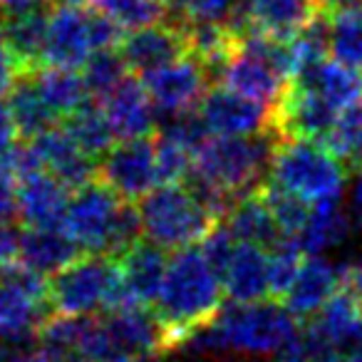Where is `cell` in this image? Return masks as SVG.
<instances>
[{
  "instance_id": "f6af8a7d",
  "label": "cell",
  "mask_w": 362,
  "mask_h": 362,
  "mask_svg": "<svg viewBox=\"0 0 362 362\" xmlns=\"http://www.w3.org/2000/svg\"><path fill=\"white\" fill-rule=\"evenodd\" d=\"M16 141H18V127L13 122L11 107H8V102L0 100V156L6 154Z\"/></svg>"
},
{
  "instance_id": "681fc988",
  "label": "cell",
  "mask_w": 362,
  "mask_h": 362,
  "mask_svg": "<svg viewBox=\"0 0 362 362\" xmlns=\"http://www.w3.org/2000/svg\"><path fill=\"white\" fill-rule=\"evenodd\" d=\"M16 362H52V357L47 355L45 350H30L28 355H23L21 360H16Z\"/></svg>"
},
{
  "instance_id": "ffe728a7",
  "label": "cell",
  "mask_w": 362,
  "mask_h": 362,
  "mask_svg": "<svg viewBox=\"0 0 362 362\" xmlns=\"http://www.w3.org/2000/svg\"><path fill=\"white\" fill-rule=\"evenodd\" d=\"M52 305L0 278V342H35Z\"/></svg>"
},
{
  "instance_id": "b9f144b4",
  "label": "cell",
  "mask_w": 362,
  "mask_h": 362,
  "mask_svg": "<svg viewBox=\"0 0 362 362\" xmlns=\"http://www.w3.org/2000/svg\"><path fill=\"white\" fill-rule=\"evenodd\" d=\"M23 75H25V70L18 62L16 52L11 50V45L0 35V97H8V92L16 87V82Z\"/></svg>"
},
{
  "instance_id": "ba28073f",
  "label": "cell",
  "mask_w": 362,
  "mask_h": 362,
  "mask_svg": "<svg viewBox=\"0 0 362 362\" xmlns=\"http://www.w3.org/2000/svg\"><path fill=\"white\" fill-rule=\"evenodd\" d=\"M97 179L107 184L122 202H141L159 187L154 136L119 139L102 156Z\"/></svg>"
},
{
  "instance_id": "7402d4cb",
  "label": "cell",
  "mask_w": 362,
  "mask_h": 362,
  "mask_svg": "<svg viewBox=\"0 0 362 362\" xmlns=\"http://www.w3.org/2000/svg\"><path fill=\"white\" fill-rule=\"evenodd\" d=\"M322 8H327L322 0H246L248 33L256 30L293 40Z\"/></svg>"
},
{
  "instance_id": "d6986e66",
  "label": "cell",
  "mask_w": 362,
  "mask_h": 362,
  "mask_svg": "<svg viewBox=\"0 0 362 362\" xmlns=\"http://www.w3.org/2000/svg\"><path fill=\"white\" fill-rule=\"evenodd\" d=\"M105 320L110 325L112 335H115L117 345L134 362L169 352L166 327L161 325L159 315L154 310H144V305H132L124 308V310L107 313Z\"/></svg>"
},
{
  "instance_id": "bcb514c9",
  "label": "cell",
  "mask_w": 362,
  "mask_h": 362,
  "mask_svg": "<svg viewBox=\"0 0 362 362\" xmlns=\"http://www.w3.org/2000/svg\"><path fill=\"white\" fill-rule=\"evenodd\" d=\"M355 174H357V181L350 194V216H352V226L362 233V166Z\"/></svg>"
},
{
  "instance_id": "7bdbcfd3",
  "label": "cell",
  "mask_w": 362,
  "mask_h": 362,
  "mask_svg": "<svg viewBox=\"0 0 362 362\" xmlns=\"http://www.w3.org/2000/svg\"><path fill=\"white\" fill-rule=\"evenodd\" d=\"M0 218L3 221L18 218V184L3 166H0Z\"/></svg>"
},
{
  "instance_id": "c3c4849f",
  "label": "cell",
  "mask_w": 362,
  "mask_h": 362,
  "mask_svg": "<svg viewBox=\"0 0 362 362\" xmlns=\"http://www.w3.org/2000/svg\"><path fill=\"white\" fill-rule=\"evenodd\" d=\"M50 0H0V11L3 13H21L33 11V8H45Z\"/></svg>"
},
{
  "instance_id": "4316f807",
  "label": "cell",
  "mask_w": 362,
  "mask_h": 362,
  "mask_svg": "<svg viewBox=\"0 0 362 362\" xmlns=\"http://www.w3.org/2000/svg\"><path fill=\"white\" fill-rule=\"evenodd\" d=\"M291 82L308 87V90H315L317 95L325 97L340 112L362 100V77L357 75L355 67L342 65L332 57H325V60L300 70Z\"/></svg>"
},
{
  "instance_id": "9c48e42d",
  "label": "cell",
  "mask_w": 362,
  "mask_h": 362,
  "mask_svg": "<svg viewBox=\"0 0 362 362\" xmlns=\"http://www.w3.org/2000/svg\"><path fill=\"white\" fill-rule=\"evenodd\" d=\"M211 136H248L273 129V107L256 102L226 85L209 87L199 102Z\"/></svg>"
},
{
  "instance_id": "4fadbf2b",
  "label": "cell",
  "mask_w": 362,
  "mask_h": 362,
  "mask_svg": "<svg viewBox=\"0 0 362 362\" xmlns=\"http://www.w3.org/2000/svg\"><path fill=\"white\" fill-rule=\"evenodd\" d=\"M95 52L90 37L87 11L72 6H55L47 23V40L42 52V65L72 67L80 70L87 57Z\"/></svg>"
},
{
  "instance_id": "5b68a950",
  "label": "cell",
  "mask_w": 362,
  "mask_h": 362,
  "mask_svg": "<svg viewBox=\"0 0 362 362\" xmlns=\"http://www.w3.org/2000/svg\"><path fill=\"white\" fill-rule=\"evenodd\" d=\"M347 171L350 169L322 141L278 136L268 179L305 202L317 204L342 197Z\"/></svg>"
},
{
  "instance_id": "d590c367",
  "label": "cell",
  "mask_w": 362,
  "mask_h": 362,
  "mask_svg": "<svg viewBox=\"0 0 362 362\" xmlns=\"http://www.w3.org/2000/svg\"><path fill=\"white\" fill-rule=\"evenodd\" d=\"M80 70L82 80H85L87 90H90V97H95V100H102L105 95H110L119 82H124L129 77V65L122 57L119 47L95 50Z\"/></svg>"
},
{
  "instance_id": "ab89813d",
  "label": "cell",
  "mask_w": 362,
  "mask_h": 362,
  "mask_svg": "<svg viewBox=\"0 0 362 362\" xmlns=\"http://www.w3.org/2000/svg\"><path fill=\"white\" fill-rule=\"evenodd\" d=\"M169 13L176 23L187 21H221L226 23L233 16L241 0H166Z\"/></svg>"
},
{
  "instance_id": "30bf717a",
  "label": "cell",
  "mask_w": 362,
  "mask_h": 362,
  "mask_svg": "<svg viewBox=\"0 0 362 362\" xmlns=\"http://www.w3.org/2000/svg\"><path fill=\"white\" fill-rule=\"evenodd\" d=\"M141 85L146 87L156 112L176 115L184 110H197L206 95L209 72L197 57L187 55L156 70L141 72Z\"/></svg>"
},
{
  "instance_id": "cb8c5ba5",
  "label": "cell",
  "mask_w": 362,
  "mask_h": 362,
  "mask_svg": "<svg viewBox=\"0 0 362 362\" xmlns=\"http://www.w3.org/2000/svg\"><path fill=\"white\" fill-rule=\"evenodd\" d=\"M119 268L132 298L139 305H154L164 286L166 268H169L166 248L144 238L136 246H132L124 256H119Z\"/></svg>"
},
{
  "instance_id": "e575fe53",
  "label": "cell",
  "mask_w": 362,
  "mask_h": 362,
  "mask_svg": "<svg viewBox=\"0 0 362 362\" xmlns=\"http://www.w3.org/2000/svg\"><path fill=\"white\" fill-rule=\"evenodd\" d=\"M261 192H263V197H266L268 206H271L273 218H276L283 238H296L298 241L300 231L305 228L308 218H310L313 204L305 202L303 197H298V194L288 192V189L278 187L276 181H271V179H266Z\"/></svg>"
},
{
  "instance_id": "7c38bea8",
  "label": "cell",
  "mask_w": 362,
  "mask_h": 362,
  "mask_svg": "<svg viewBox=\"0 0 362 362\" xmlns=\"http://www.w3.org/2000/svg\"><path fill=\"white\" fill-rule=\"evenodd\" d=\"M345 271L347 266H337L325 256H305L283 303L298 320H310L337 291L345 288Z\"/></svg>"
},
{
  "instance_id": "3957f363",
  "label": "cell",
  "mask_w": 362,
  "mask_h": 362,
  "mask_svg": "<svg viewBox=\"0 0 362 362\" xmlns=\"http://www.w3.org/2000/svg\"><path fill=\"white\" fill-rule=\"evenodd\" d=\"M52 313L95 315L139 305L122 278L119 258L105 253H85L75 263L55 273L50 281Z\"/></svg>"
},
{
  "instance_id": "f907efd6",
  "label": "cell",
  "mask_w": 362,
  "mask_h": 362,
  "mask_svg": "<svg viewBox=\"0 0 362 362\" xmlns=\"http://www.w3.org/2000/svg\"><path fill=\"white\" fill-rule=\"evenodd\" d=\"M313 362H350L345 355H337V352H327V355H320V357H315Z\"/></svg>"
},
{
  "instance_id": "f5cc1de1",
  "label": "cell",
  "mask_w": 362,
  "mask_h": 362,
  "mask_svg": "<svg viewBox=\"0 0 362 362\" xmlns=\"http://www.w3.org/2000/svg\"><path fill=\"white\" fill-rule=\"evenodd\" d=\"M90 0H55V6H72V8H82Z\"/></svg>"
},
{
  "instance_id": "277c9868",
  "label": "cell",
  "mask_w": 362,
  "mask_h": 362,
  "mask_svg": "<svg viewBox=\"0 0 362 362\" xmlns=\"http://www.w3.org/2000/svg\"><path fill=\"white\" fill-rule=\"evenodd\" d=\"M276 144L273 129L248 136H209L194 154V171L241 199L266 184Z\"/></svg>"
},
{
  "instance_id": "d6a6232c",
  "label": "cell",
  "mask_w": 362,
  "mask_h": 362,
  "mask_svg": "<svg viewBox=\"0 0 362 362\" xmlns=\"http://www.w3.org/2000/svg\"><path fill=\"white\" fill-rule=\"evenodd\" d=\"M90 8L105 13L127 33L159 25L169 16L166 0H90Z\"/></svg>"
},
{
  "instance_id": "8fae6325",
  "label": "cell",
  "mask_w": 362,
  "mask_h": 362,
  "mask_svg": "<svg viewBox=\"0 0 362 362\" xmlns=\"http://www.w3.org/2000/svg\"><path fill=\"white\" fill-rule=\"evenodd\" d=\"M337 115L340 110L315 90L291 82L283 100L273 107V132L278 136L325 141V136L335 127Z\"/></svg>"
},
{
  "instance_id": "7dc6e473",
  "label": "cell",
  "mask_w": 362,
  "mask_h": 362,
  "mask_svg": "<svg viewBox=\"0 0 362 362\" xmlns=\"http://www.w3.org/2000/svg\"><path fill=\"white\" fill-rule=\"evenodd\" d=\"M345 288L355 296V300L362 305V258L347 266L345 271Z\"/></svg>"
},
{
  "instance_id": "7a4b0ae2",
  "label": "cell",
  "mask_w": 362,
  "mask_h": 362,
  "mask_svg": "<svg viewBox=\"0 0 362 362\" xmlns=\"http://www.w3.org/2000/svg\"><path fill=\"white\" fill-rule=\"evenodd\" d=\"M223 286L199 246L179 248L169 258L154 313L169 335V352L179 350L199 327L211 322L221 310Z\"/></svg>"
},
{
  "instance_id": "836d02e7",
  "label": "cell",
  "mask_w": 362,
  "mask_h": 362,
  "mask_svg": "<svg viewBox=\"0 0 362 362\" xmlns=\"http://www.w3.org/2000/svg\"><path fill=\"white\" fill-rule=\"evenodd\" d=\"M322 144L342 161L350 171L362 166V100L337 115L335 127Z\"/></svg>"
},
{
  "instance_id": "816d5d0a",
  "label": "cell",
  "mask_w": 362,
  "mask_h": 362,
  "mask_svg": "<svg viewBox=\"0 0 362 362\" xmlns=\"http://www.w3.org/2000/svg\"><path fill=\"white\" fill-rule=\"evenodd\" d=\"M347 360H350V362H362V342L347 352Z\"/></svg>"
},
{
  "instance_id": "ac0fdd59",
  "label": "cell",
  "mask_w": 362,
  "mask_h": 362,
  "mask_svg": "<svg viewBox=\"0 0 362 362\" xmlns=\"http://www.w3.org/2000/svg\"><path fill=\"white\" fill-rule=\"evenodd\" d=\"M70 189L50 171H37L18 181V218L23 226L62 228Z\"/></svg>"
},
{
  "instance_id": "74e56055",
  "label": "cell",
  "mask_w": 362,
  "mask_h": 362,
  "mask_svg": "<svg viewBox=\"0 0 362 362\" xmlns=\"http://www.w3.org/2000/svg\"><path fill=\"white\" fill-rule=\"evenodd\" d=\"M154 154H156V176L161 184H184L194 169V151L187 146L176 144L166 136H154Z\"/></svg>"
},
{
  "instance_id": "484cf974",
  "label": "cell",
  "mask_w": 362,
  "mask_h": 362,
  "mask_svg": "<svg viewBox=\"0 0 362 362\" xmlns=\"http://www.w3.org/2000/svg\"><path fill=\"white\" fill-rule=\"evenodd\" d=\"M223 223L238 243H253V246L271 251L276 243L283 241V233L278 228L276 218H273V211L261 189L238 199L228 211V216L223 218Z\"/></svg>"
},
{
  "instance_id": "83f0119b",
  "label": "cell",
  "mask_w": 362,
  "mask_h": 362,
  "mask_svg": "<svg viewBox=\"0 0 362 362\" xmlns=\"http://www.w3.org/2000/svg\"><path fill=\"white\" fill-rule=\"evenodd\" d=\"M352 228H355L352 226V216L342 206V199L317 202L313 204L310 218H308L305 228L298 236V246H300V251L305 256H322V253L345 243Z\"/></svg>"
},
{
  "instance_id": "f35d334b",
  "label": "cell",
  "mask_w": 362,
  "mask_h": 362,
  "mask_svg": "<svg viewBox=\"0 0 362 362\" xmlns=\"http://www.w3.org/2000/svg\"><path fill=\"white\" fill-rule=\"evenodd\" d=\"M159 134L176 141V144L187 146L189 151L197 154L199 146L211 136V132H209L206 122L199 115V107H197V110H184V112H176V115H164Z\"/></svg>"
},
{
  "instance_id": "52a82bcc",
  "label": "cell",
  "mask_w": 362,
  "mask_h": 362,
  "mask_svg": "<svg viewBox=\"0 0 362 362\" xmlns=\"http://www.w3.org/2000/svg\"><path fill=\"white\" fill-rule=\"evenodd\" d=\"M122 199L100 179L75 189L65 211L62 228L75 238L85 253H105L110 256L112 231L119 216Z\"/></svg>"
},
{
  "instance_id": "1f68e13d",
  "label": "cell",
  "mask_w": 362,
  "mask_h": 362,
  "mask_svg": "<svg viewBox=\"0 0 362 362\" xmlns=\"http://www.w3.org/2000/svg\"><path fill=\"white\" fill-rule=\"evenodd\" d=\"M330 57L362 70V8H330Z\"/></svg>"
},
{
  "instance_id": "f546056e",
  "label": "cell",
  "mask_w": 362,
  "mask_h": 362,
  "mask_svg": "<svg viewBox=\"0 0 362 362\" xmlns=\"http://www.w3.org/2000/svg\"><path fill=\"white\" fill-rule=\"evenodd\" d=\"M35 82L37 92L45 97V102L57 112L60 117L72 115L80 110L85 102H90V90L85 80L72 67H57V65H40L33 72H28Z\"/></svg>"
},
{
  "instance_id": "603a6c76",
  "label": "cell",
  "mask_w": 362,
  "mask_h": 362,
  "mask_svg": "<svg viewBox=\"0 0 362 362\" xmlns=\"http://www.w3.org/2000/svg\"><path fill=\"white\" fill-rule=\"evenodd\" d=\"M221 286L228 300L236 303H256L271 298L268 253L253 243H238L221 276Z\"/></svg>"
},
{
  "instance_id": "4dcf8cb0",
  "label": "cell",
  "mask_w": 362,
  "mask_h": 362,
  "mask_svg": "<svg viewBox=\"0 0 362 362\" xmlns=\"http://www.w3.org/2000/svg\"><path fill=\"white\" fill-rule=\"evenodd\" d=\"M65 127L70 132V136L87 151L90 156L100 159L105 156L112 146L117 144V134L112 129L110 119H107L105 110L100 102H85L80 110H75L72 115L65 117Z\"/></svg>"
},
{
  "instance_id": "2e32d148",
  "label": "cell",
  "mask_w": 362,
  "mask_h": 362,
  "mask_svg": "<svg viewBox=\"0 0 362 362\" xmlns=\"http://www.w3.org/2000/svg\"><path fill=\"white\" fill-rule=\"evenodd\" d=\"M122 57L127 60L129 70L149 72L156 67H164L189 55L187 37L179 23H159L124 35L119 45Z\"/></svg>"
},
{
  "instance_id": "8992f818",
  "label": "cell",
  "mask_w": 362,
  "mask_h": 362,
  "mask_svg": "<svg viewBox=\"0 0 362 362\" xmlns=\"http://www.w3.org/2000/svg\"><path fill=\"white\" fill-rule=\"evenodd\" d=\"M144 238L166 251L202 243L218 223L184 184H161L139 202Z\"/></svg>"
},
{
  "instance_id": "d4e9b609",
  "label": "cell",
  "mask_w": 362,
  "mask_h": 362,
  "mask_svg": "<svg viewBox=\"0 0 362 362\" xmlns=\"http://www.w3.org/2000/svg\"><path fill=\"white\" fill-rule=\"evenodd\" d=\"M47 23H50V11L45 8H33V11L21 13H3L0 16V35L16 52L23 70L33 72L42 65V52H45L47 40Z\"/></svg>"
},
{
  "instance_id": "60d3db41",
  "label": "cell",
  "mask_w": 362,
  "mask_h": 362,
  "mask_svg": "<svg viewBox=\"0 0 362 362\" xmlns=\"http://www.w3.org/2000/svg\"><path fill=\"white\" fill-rule=\"evenodd\" d=\"M199 251L204 253V258L209 261V266L216 271V276L221 278L226 271L228 261H231L233 251H236L238 241L233 238V233L228 231V226L223 221H218L206 236L202 238V243H197Z\"/></svg>"
},
{
  "instance_id": "8d00e7d4",
  "label": "cell",
  "mask_w": 362,
  "mask_h": 362,
  "mask_svg": "<svg viewBox=\"0 0 362 362\" xmlns=\"http://www.w3.org/2000/svg\"><path fill=\"white\" fill-rule=\"evenodd\" d=\"M305 253L300 251L296 238H283L281 243L268 251V281H271V298L283 300L288 288L293 286L298 271H300Z\"/></svg>"
},
{
  "instance_id": "6da1fadb",
  "label": "cell",
  "mask_w": 362,
  "mask_h": 362,
  "mask_svg": "<svg viewBox=\"0 0 362 362\" xmlns=\"http://www.w3.org/2000/svg\"><path fill=\"white\" fill-rule=\"evenodd\" d=\"M298 325L300 322L296 320V315L278 298H263L256 303L231 300L181 347L206 357H266L276 355L296 335Z\"/></svg>"
},
{
  "instance_id": "5bb4252c",
  "label": "cell",
  "mask_w": 362,
  "mask_h": 362,
  "mask_svg": "<svg viewBox=\"0 0 362 362\" xmlns=\"http://www.w3.org/2000/svg\"><path fill=\"white\" fill-rule=\"evenodd\" d=\"M30 144L35 149L37 159H40L42 169L57 176L70 192L97 179V169H100L97 159L87 154L72 139L65 127H55V129L45 132V134L35 136V139H30Z\"/></svg>"
},
{
  "instance_id": "ee69618b",
  "label": "cell",
  "mask_w": 362,
  "mask_h": 362,
  "mask_svg": "<svg viewBox=\"0 0 362 362\" xmlns=\"http://www.w3.org/2000/svg\"><path fill=\"white\" fill-rule=\"evenodd\" d=\"M18 258V231L8 221L0 218V268H6Z\"/></svg>"
},
{
  "instance_id": "e0dca14e",
  "label": "cell",
  "mask_w": 362,
  "mask_h": 362,
  "mask_svg": "<svg viewBox=\"0 0 362 362\" xmlns=\"http://www.w3.org/2000/svg\"><path fill=\"white\" fill-rule=\"evenodd\" d=\"M117 139H136L151 136L156 129V107L151 102L141 80L127 77L110 95L100 100Z\"/></svg>"
},
{
  "instance_id": "44dd1931",
  "label": "cell",
  "mask_w": 362,
  "mask_h": 362,
  "mask_svg": "<svg viewBox=\"0 0 362 362\" xmlns=\"http://www.w3.org/2000/svg\"><path fill=\"white\" fill-rule=\"evenodd\" d=\"M80 256L82 248L65 228L23 226L18 233V261L42 276H55Z\"/></svg>"
},
{
  "instance_id": "9a60e30c",
  "label": "cell",
  "mask_w": 362,
  "mask_h": 362,
  "mask_svg": "<svg viewBox=\"0 0 362 362\" xmlns=\"http://www.w3.org/2000/svg\"><path fill=\"white\" fill-rule=\"evenodd\" d=\"M216 77L221 80V85L231 87V90L241 92V95L251 97L256 102H263L268 107H276L286 95L288 85H291V80L281 75L271 62H266L256 52L246 50L241 45H236L233 55L228 57Z\"/></svg>"
},
{
  "instance_id": "f1b7e54d",
  "label": "cell",
  "mask_w": 362,
  "mask_h": 362,
  "mask_svg": "<svg viewBox=\"0 0 362 362\" xmlns=\"http://www.w3.org/2000/svg\"><path fill=\"white\" fill-rule=\"evenodd\" d=\"M8 107H11L13 122L18 127V136L25 141L60 127V119H57L60 115L37 92L30 75H23L16 82V87L8 92Z\"/></svg>"
}]
</instances>
